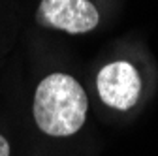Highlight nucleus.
I'll use <instances>...</instances> for the list:
<instances>
[{
    "instance_id": "obj_1",
    "label": "nucleus",
    "mask_w": 158,
    "mask_h": 156,
    "mask_svg": "<svg viewBox=\"0 0 158 156\" xmlns=\"http://www.w3.org/2000/svg\"><path fill=\"white\" fill-rule=\"evenodd\" d=\"M87 94L72 75L51 73L34 94V121L53 138H68L81 130L87 119Z\"/></svg>"
},
{
    "instance_id": "obj_2",
    "label": "nucleus",
    "mask_w": 158,
    "mask_h": 156,
    "mask_svg": "<svg viewBox=\"0 0 158 156\" xmlns=\"http://www.w3.org/2000/svg\"><path fill=\"white\" fill-rule=\"evenodd\" d=\"M98 94L106 105L126 111L135 105L141 92V77L130 62L117 60L100 70L96 77Z\"/></svg>"
},
{
    "instance_id": "obj_3",
    "label": "nucleus",
    "mask_w": 158,
    "mask_h": 156,
    "mask_svg": "<svg viewBox=\"0 0 158 156\" xmlns=\"http://www.w3.org/2000/svg\"><path fill=\"white\" fill-rule=\"evenodd\" d=\"M38 21L68 34H83L98 27L100 15L89 0H42Z\"/></svg>"
},
{
    "instance_id": "obj_4",
    "label": "nucleus",
    "mask_w": 158,
    "mask_h": 156,
    "mask_svg": "<svg viewBox=\"0 0 158 156\" xmlns=\"http://www.w3.org/2000/svg\"><path fill=\"white\" fill-rule=\"evenodd\" d=\"M0 156H10V143L4 135H0Z\"/></svg>"
}]
</instances>
